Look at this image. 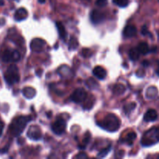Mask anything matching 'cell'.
Here are the masks:
<instances>
[{"instance_id": "obj_8", "label": "cell", "mask_w": 159, "mask_h": 159, "mask_svg": "<svg viewBox=\"0 0 159 159\" xmlns=\"http://www.w3.org/2000/svg\"><path fill=\"white\" fill-rule=\"evenodd\" d=\"M46 42L40 38H35L31 41L30 49L34 52H41L44 48Z\"/></svg>"}, {"instance_id": "obj_19", "label": "cell", "mask_w": 159, "mask_h": 159, "mask_svg": "<svg viewBox=\"0 0 159 159\" xmlns=\"http://www.w3.org/2000/svg\"><path fill=\"white\" fill-rule=\"evenodd\" d=\"M125 90V86H124V85H122V84H116V85H115L113 88V93L116 95H118V96H119V95H122L123 93H124Z\"/></svg>"}, {"instance_id": "obj_6", "label": "cell", "mask_w": 159, "mask_h": 159, "mask_svg": "<svg viewBox=\"0 0 159 159\" xmlns=\"http://www.w3.org/2000/svg\"><path fill=\"white\" fill-rule=\"evenodd\" d=\"M4 62H16L20 59V54L16 50H6L2 55Z\"/></svg>"}, {"instance_id": "obj_10", "label": "cell", "mask_w": 159, "mask_h": 159, "mask_svg": "<svg viewBox=\"0 0 159 159\" xmlns=\"http://www.w3.org/2000/svg\"><path fill=\"white\" fill-rule=\"evenodd\" d=\"M90 20L93 24H99L105 20V14L99 10H93L90 14Z\"/></svg>"}, {"instance_id": "obj_13", "label": "cell", "mask_w": 159, "mask_h": 159, "mask_svg": "<svg viewBox=\"0 0 159 159\" xmlns=\"http://www.w3.org/2000/svg\"><path fill=\"white\" fill-rule=\"evenodd\" d=\"M137 34V28L134 25H128L124 30V36L127 38L134 37Z\"/></svg>"}, {"instance_id": "obj_29", "label": "cell", "mask_w": 159, "mask_h": 159, "mask_svg": "<svg viewBox=\"0 0 159 159\" xmlns=\"http://www.w3.org/2000/svg\"><path fill=\"white\" fill-rule=\"evenodd\" d=\"M96 4L99 7H104V6H107V0H96Z\"/></svg>"}, {"instance_id": "obj_15", "label": "cell", "mask_w": 159, "mask_h": 159, "mask_svg": "<svg viewBox=\"0 0 159 159\" xmlns=\"http://www.w3.org/2000/svg\"><path fill=\"white\" fill-rule=\"evenodd\" d=\"M37 94V91L33 87H25L23 89V95L26 99H33Z\"/></svg>"}, {"instance_id": "obj_34", "label": "cell", "mask_w": 159, "mask_h": 159, "mask_svg": "<svg viewBox=\"0 0 159 159\" xmlns=\"http://www.w3.org/2000/svg\"><path fill=\"white\" fill-rule=\"evenodd\" d=\"M42 73H43V72H42L41 70H37V71H36V74H37V76H39V77H40V75H41Z\"/></svg>"}, {"instance_id": "obj_23", "label": "cell", "mask_w": 159, "mask_h": 159, "mask_svg": "<svg viewBox=\"0 0 159 159\" xmlns=\"http://www.w3.org/2000/svg\"><path fill=\"white\" fill-rule=\"evenodd\" d=\"M136 103L135 102H130V103L125 105L124 107V111L126 114H130L135 108H136Z\"/></svg>"}, {"instance_id": "obj_32", "label": "cell", "mask_w": 159, "mask_h": 159, "mask_svg": "<svg viewBox=\"0 0 159 159\" xmlns=\"http://www.w3.org/2000/svg\"><path fill=\"white\" fill-rule=\"evenodd\" d=\"M3 129H4V123L0 121V136H1L2 134Z\"/></svg>"}, {"instance_id": "obj_21", "label": "cell", "mask_w": 159, "mask_h": 159, "mask_svg": "<svg viewBox=\"0 0 159 159\" xmlns=\"http://www.w3.org/2000/svg\"><path fill=\"white\" fill-rule=\"evenodd\" d=\"M79 47V42H78L77 38H75V37H71V39L69 40V43H68V48H69L70 51H74V50L77 49V48Z\"/></svg>"}, {"instance_id": "obj_4", "label": "cell", "mask_w": 159, "mask_h": 159, "mask_svg": "<svg viewBox=\"0 0 159 159\" xmlns=\"http://www.w3.org/2000/svg\"><path fill=\"white\" fill-rule=\"evenodd\" d=\"M4 79L6 83L12 85L20 81V73L16 65H11L6 70L4 75Z\"/></svg>"}, {"instance_id": "obj_35", "label": "cell", "mask_w": 159, "mask_h": 159, "mask_svg": "<svg viewBox=\"0 0 159 159\" xmlns=\"http://www.w3.org/2000/svg\"><path fill=\"white\" fill-rule=\"evenodd\" d=\"M155 72H156V74L159 76V61H158V68H157V69H156V71H155Z\"/></svg>"}, {"instance_id": "obj_5", "label": "cell", "mask_w": 159, "mask_h": 159, "mask_svg": "<svg viewBox=\"0 0 159 159\" xmlns=\"http://www.w3.org/2000/svg\"><path fill=\"white\" fill-rule=\"evenodd\" d=\"M66 129V122L61 117H58L51 125V130L55 134L61 135L65 133Z\"/></svg>"}, {"instance_id": "obj_1", "label": "cell", "mask_w": 159, "mask_h": 159, "mask_svg": "<svg viewBox=\"0 0 159 159\" xmlns=\"http://www.w3.org/2000/svg\"><path fill=\"white\" fill-rule=\"evenodd\" d=\"M97 124L101 128L107 131L116 132L120 127V120L115 114L109 113L102 119V120L98 122Z\"/></svg>"}, {"instance_id": "obj_7", "label": "cell", "mask_w": 159, "mask_h": 159, "mask_svg": "<svg viewBox=\"0 0 159 159\" xmlns=\"http://www.w3.org/2000/svg\"><path fill=\"white\" fill-rule=\"evenodd\" d=\"M86 96L87 93L83 88H78L73 92L70 99H71V100L73 101L74 102L80 103V102H84V101L85 100Z\"/></svg>"}, {"instance_id": "obj_30", "label": "cell", "mask_w": 159, "mask_h": 159, "mask_svg": "<svg viewBox=\"0 0 159 159\" xmlns=\"http://www.w3.org/2000/svg\"><path fill=\"white\" fill-rule=\"evenodd\" d=\"M82 54H83L84 57H89V56L92 54L91 51H90L89 49H84V50H82Z\"/></svg>"}, {"instance_id": "obj_28", "label": "cell", "mask_w": 159, "mask_h": 159, "mask_svg": "<svg viewBox=\"0 0 159 159\" xmlns=\"http://www.w3.org/2000/svg\"><path fill=\"white\" fill-rule=\"evenodd\" d=\"M141 34H142L143 36H149V37H152V34L149 32L147 28V26H145V25L142 26V29H141Z\"/></svg>"}, {"instance_id": "obj_20", "label": "cell", "mask_w": 159, "mask_h": 159, "mask_svg": "<svg viewBox=\"0 0 159 159\" xmlns=\"http://www.w3.org/2000/svg\"><path fill=\"white\" fill-rule=\"evenodd\" d=\"M140 57V52L138 51V48H132L129 51V57L131 61H137L138 60Z\"/></svg>"}, {"instance_id": "obj_26", "label": "cell", "mask_w": 159, "mask_h": 159, "mask_svg": "<svg viewBox=\"0 0 159 159\" xmlns=\"http://www.w3.org/2000/svg\"><path fill=\"white\" fill-rule=\"evenodd\" d=\"M113 2L120 7H126L129 3V0H113Z\"/></svg>"}, {"instance_id": "obj_2", "label": "cell", "mask_w": 159, "mask_h": 159, "mask_svg": "<svg viewBox=\"0 0 159 159\" xmlns=\"http://www.w3.org/2000/svg\"><path fill=\"white\" fill-rule=\"evenodd\" d=\"M31 120L30 116H20L18 117L15 118L12 120V124H10L9 127V130H10L11 134L13 135L14 137H19L24 129L26 128V125H27L28 122Z\"/></svg>"}, {"instance_id": "obj_37", "label": "cell", "mask_w": 159, "mask_h": 159, "mask_svg": "<svg viewBox=\"0 0 159 159\" xmlns=\"http://www.w3.org/2000/svg\"><path fill=\"white\" fill-rule=\"evenodd\" d=\"M3 4H4V2H3L2 0H0V6H3Z\"/></svg>"}, {"instance_id": "obj_27", "label": "cell", "mask_w": 159, "mask_h": 159, "mask_svg": "<svg viewBox=\"0 0 159 159\" xmlns=\"http://www.w3.org/2000/svg\"><path fill=\"white\" fill-rule=\"evenodd\" d=\"M90 135L89 134H87L86 136H85V138L83 139V141H82V144H81V145L79 146V148L80 149H85V148H86V145L88 144V143L89 142V140H90Z\"/></svg>"}, {"instance_id": "obj_3", "label": "cell", "mask_w": 159, "mask_h": 159, "mask_svg": "<svg viewBox=\"0 0 159 159\" xmlns=\"http://www.w3.org/2000/svg\"><path fill=\"white\" fill-rule=\"evenodd\" d=\"M159 142V127H152L147 130L141 138V144L143 147H151Z\"/></svg>"}, {"instance_id": "obj_17", "label": "cell", "mask_w": 159, "mask_h": 159, "mask_svg": "<svg viewBox=\"0 0 159 159\" xmlns=\"http://www.w3.org/2000/svg\"><path fill=\"white\" fill-rule=\"evenodd\" d=\"M56 26H57L59 37H60L61 39H62V40H65V38H66L67 37V32L65 26H63V24H62L61 22H57V23H56Z\"/></svg>"}, {"instance_id": "obj_25", "label": "cell", "mask_w": 159, "mask_h": 159, "mask_svg": "<svg viewBox=\"0 0 159 159\" xmlns=\"http://www.w3.org/2000/svg\"><path fill=\"white\" fill-rule=\"evenodd\" d=\"M110 150H111V145H109L108 147L106 148L102 149V150L98 153L97 157L98 158H104V157H106L108 155Z\"/></svg>"}, {"instance_id": "obj_9", "label": "cell", "mask_w": 159, "mask_h": 159, "mask_svg": "<svg viewBox=\"0 0 159 159\" xmlns=\"http://www.w3.org/2000/svg\"><path fill=\"white\" fill-rule=\"evenodd\" d=\"M28 138L33 141H39L41 138V131L40 128L36 126H31L26 134Z\"/></svg>"}, {"instance_id": "obj_16", "label": "cell", "mask_w": 159, "mask_h": 159, "mask_svg": "<svg viewBox=\"0 0 159 159\" xmlns=\"http://www.w3.org/2000/svg\"><path fill=\"white\" fill-rule=\"evenodd\" d=\"M158 89L155 86H150L148 88L147 91H146V97L147 99H155L157 96H158Z\"/></svg>"}, {"instance_id": "obj_38", "label": "cell", "mask_w": 159, "mask_h": 159, "mask_svg": "<svg viewBox=\"0 0 159 159\" xmlns=\"http://www.w3.org/2000/svg\"><path fill=\"white\" fill-rule=\"evenodd\" d=\"M158 158H159V155H158Z\"/></svg>"}, {"instance_id": "obj_22", "label": "cell", "mask_w": 159, "mask_h": 159, "mask_svg": "<svg viewBox=\"0 0 159 159\" xmlns=\"http://www.w3.org/2000/svg\"><path fill=\"white\" fill-rule=\"evenodd\" d=\"M99 84L97 83L96 80L93 78H89L88 80L86 81V85L90 89H97L99 86Z\"/></svg>"}, {"instance_id": "obj_18", "label": "cell", "mask_w": 159, "mask_h": 159, "mask_svg": "<svg viewBox=\"0 0 159 159\" xmlns=\"http://www.w3.org/2000/svg\"><path fill=\"white\" fill-rule=\"evenodd\" d=\"M137 48H138L140 54H143V55H146V54H148L151 51L148 44L146 42H141V43H140Z\"/></svg>"}, {"instance_id": "obj_24", "label": "cell", "mask_w": 159, "mask_h": 159, "mask_svg": "<svg viewBox=\"0 0 159 159\" xmlns=\"http://www.w3.org/2000/svg\"><path fill=\"white\" fill-rule=\"evenodd\" d=\"M136 138H137L136 133H134V132H130V133H129L127 135L125 141L127 144H129L130 145H131L132 143H133V141L136 139Z\"/></svg>"}, {"instance_id": "obj_12", "label": "cell", "mask_w": 159, "mask_h": 159, "mask_svg": "<svg viewBox=\"0 0 159 159\" xmlns=\"http://www.w3.org/2000/svg\"><path fill=\"white\" fill-rule=\"evenodd\" d=\"M28 12L26 11V9L24 8H20V9H17L16 11L15 14H14V19H15L16 21H22V20H24L27 18Z\"/></svg>"}, {"instance_id": "obj_31", "label": "cell", "mask_w": 159, "mask_h": 159, "mask_svg": "<svg viewBox=\"0 0 159 159\" xmlns=\"http://www.w3.org/2000/svg\"><path fill=\"white\" fill-rule=\"evenodd\" d=\"M75 158H83V159H85L88 158V156H87V155L85 153H80L79 154V155H76L75 157Z\"/></svg>"}, {"instance_id": "obj_36", "label": "cell", "mask_w": 159, "mask_h": 159, "mask_svg": "<svg viewBox=\"0 0 159 159\" xmlns=\"http://www.w3.org/2000/svg\"><path fill=\"white\" fill-rule=\"evenodd\" d=\"M38 2L40 3H44L45 2V0H39Z\"/></svg>"}, {"instance_id": "obj_14", "label": "cell", "mask_w": 159, "mask_h": 159, "mask_svg": "<svg viewBox=\"0 0 159 159\" xmlns=\"http://www.w3.org/2000/svg\"><path fill=\"white\" fill-rule=\"evenodd\" d=\"M93 72V75L100 80H102L107 77V71L101 66H96V68H94Z\"/></svg>"}, {"instance_id": "obj_11", "label": "cell", "mask_w": 159, "mask_h": 159, "mask_svg": "<svg viewBox=\"0 0 159 159\" xmlns=\"http://www.w3.org/2000/svg\"><path fill=\"white\" fill-rule=\"evenodd\" d=\"M158 119V113L155 110L150 109L144 115V120L145 122H153Z\"/></svg>"}, {"instance_id": "obj_33", "label": "cell", "mask_w": 159, "mask_h": 159, "mask_svg": "<svg viewBox=\"0 0 159 159\" xmlns=\"http://www.w3.org/2000/svg\"><path fill=\"white\" fill-rule=\"evenodd\" d=\"M149 65H150V63H149L148 61H144L142 62V65L144 67H145V68H147V67L149 66Z\"/></svg>"}]
</instances>
